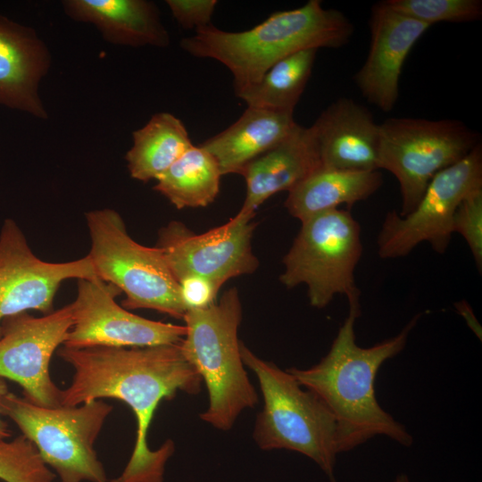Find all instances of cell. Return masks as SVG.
Listing matches in <instances>:
<instances>
[{
  "instance_id": "cell-3",
  "label": "cell",
  "mask_w": 482,
  "mask_h": 482,
  "mask_svg": "<svg viewBox=\"0 0 482 482\" xmlns=\"http://www.w3.org/2000/svg\"><path fill=\"white\" fill-rule=\"evenodd\" d=\"M353 33V23L342 12L310 0L299 8L275 12L248 30L224 31L211 24L197 29L181 39L180 47L223 63L232 73L237 95L286 56L309 48L341 47Z\"/></svg>"
},
{
  "instance_id": "cell-18",
  "label": "cell",
  "mask_w": 482,
  "mask_h": 482,
  "mask_svg": "<svg viewBox=\"0 0 482 482\" xmlns=\"http://www.w3.org/2000/svg\"><path fill=\"white\" fill-rule=\"evenodd\" d=\"M71 19L93 24L110 44L167 47L170 43L158 7L146 0H64Z\"/></svg>"
},
{
  "instance_id": "cell-31",
  "label": "cell",
  "mask_w": 482,
  "mask_h": 482,
  "mask_svg": "<svg viewBox=\"0 0 482 482\" xmlns=\"http://www.w3.org/2000/svg\"><path fill=\"white\" fill-rule=\"evenodd\" d=\"M9 392L5 379L0 378V404L3 398ZM11 430L8 424L2 419L0 411V439H8L11 436Z\"/></svg>"
},
{
  "instance_id": "cell-24",
  "label": "cell",
  "mask_w": 482,
  "mask_h": 482,
  "mask_svg": "<svg viewBox=\"0 0 482 482\" xmlns=\"http://www.w3.org/2000/svg\"><path fill=\"white\" fill-rule=\"evenodd\" d=\"M317 51L309 48L286 56L257 83L236 96L251 107L294 112L310 79Z\"/></svg>"
},
{
  "instance_id": "cell-6",
  "label": "cell",
  "mask_w": 482,
  "mask_h": 482,
  "mask_svg": "<svg viewBox=\"0 0 482 482\" xmlns=\"http://www.w3.org/2000/svg\"><path fill=\"white\" fill-rule=\"evenodd\" d=\"M91 238L87 254L98 278L125 294V309H152L183 320L187 312L179 285L158 247L130 237L120 215L112 209L87 212Z\"/></svg>"
},
{
  "instance_id": "cell-12",
  "label": "cell",
  "mask_w": 482,
  "mask_h": 482,
  "mask_svg": "<svg viewBox=\"0 0 482 482\" xmlns=\"http://www.w3.org/2000/svg\"><path fill=\"white\" fill-rule=\"evenodd\" d=\"M73 323L71 303L43 317L28 312L0 324V378L18 383L23 397L44 407L61 405L62 389L51 378L49 364Z\"/></svg>"
},
{
  "instance_id": "cell-9",
  "label": "cell",
  "mask_w": 482,
  "mask_h": 482,
  "mask_svg": "<svg viewBox=\"0 0 482 482\" xmlns=\"http://www.w3.org/2000/svg\"><path fill=\"white\" fill-rule=\"evenodd\" d=\"M478 143V134L456 120L390 118L379 124L378 170H388L399 183L398 213H410L432 178Z\"/></svg>"
},
{
  "instance_id": "cell-27",
  "label": "cell",
  "mask_w": 482,
  "mask_h": 482,
  "mask_svg": "<svg viewBox=\"0 0 482 482\" xmlns=\"http://www.w3.org/2000/svg\"><path fill=\"white\" fill-rule=\"evenodd\" d=\"M453 233L467 242L476 266L482 270V188L469 194L458 205L453 220Z\"/></svg>"
},
{
  "instance_id": "cell-32",
  "label": "cell",
  "mask_w": 482,
  "mask_h": 482,
  "mask_svg": "<svg viewBox=\"0 0 482 482\" xmlns=\"http://www.w3.org/2000/svg\"><path fill=\"white\" fill-rule=\"evenodd\" d=\"M394 482H410V480L408 476L403 473L398 475Z\"/></svg>"
},
{
  "instance_id": "cell-7",
  "label": "cell",
  "mask_w": 482,
  "mask_h": 482,
  "mask_svg": "<svg viewBox=\"0 0 482 482\" xmlns=\"http://www.w3.org/2000/svg\"><path fill=\"white\" fill-rule=\"evenodd\" d=\"M112 411L102 400L38 406L10 391L0 404L2 416L15 423L61 482H109L94 444Z\"/></svg>"
},
{
  "instance_id": "cell-2",
  "label": "cell",
  "mask_w": 482,
  "mask_h": 482,
  "mask_svg": "<svg viewBox=\"0 0 482 482\" xmlns=\"http://www.w3.org/2000/svg\"><path fill=\"white\" fill-rule=\"evenodd\" d=\"M360 312L349 309L328 353L317 364L306 370H287L331 411L337 422L338 453L351 451L376 436L410 446L413 443L411 435L379 405L374 385L381 365L405 347L420 313L396 336L364 348L355 342L354 322Z\"/></svg>"
},
{
  "instance_id": "cell-17",
  "label": "cell",
  "mask_w": 482,
  "mask_h": 482,
  "mask_svg": "<svg viewBox=\"0 0 482 482\" xmlns=\"http://www.w3.org/2000/svg\"><path fill=\"white\" fill-rule=\"evenodd\" d=\"M50 66L48 47L35 29L0 15V104L46 120L39 84Z\"/></svg>"
},
{
  "instance_id": "cell-33",
  "label": "cell",
  "mask_w": 482,
  "mask_h": 482,
  "mask_svg": "<svg viewBox=\"0 0 482 482\" xmlns=\"http://www.w3.org/2000/svg\"><path fill=\"white\" fill-rule=\"evenodd\" d=\"M1 482V481H0Z\"/></svg>"
},
{
  "instance_id": "cell-19",
  "label": "cell",
  "mask_w": 482,
  "mask_h": 482,
  "mask_svg": "<svg viewBox=\"0 0 482 482\" xmlns=\"http://www.w3.org/2000/svg\"><path fill=\"white\" fill-rule=\"evenodd\" d=\"M320 168L309 128L296 125L279 144L250 162L241 171L246 195L240 212L254 214L269 197L289 191Z\"/></svg>"
},
{
  "instance_id": "cell-23",
  "label": "cell",
  "mask_w": 482,
  "mask_h": 482,
  "mask_svg": "<svg viewBox=\"0 0 482 482\" xmlns=\"http://www.w3.org/2000/svg\"><path fill=\"white\" fill-rule=\"evenodd\" d=\"M221 176L213 156L193 145L156 179L154 189L177 209L205 207L217 197Z\"/></svg>"
},
{
  "instance_id": "cell-1",
  "label": "cell",
  "mask_w": 482,
  "mask_h": 482,
  "mask_svg": "<svg viewBox=\"0 0 482 482\" xmlns=\"http://www.w3.org/2000/svg\"><path fill=\"white\" fill-rule=\"evenodd\" d=\"M180 344L58 349V356L74 370L70 386L62 390L61 405L112 398L125 403L135 415L133 452L122 473L109 482H163L165 464L175 444L169 439L156 450L149 447L153 417L161 401L172 399L179 391L198 394L202 384Z\"/></svg>"
},
{
  "instance_id": "cell-11",
  "label": "cell",
  "mask_w": 482,
  "mask_h": 482,
  "mask_svg": "<svg viewBox=\"0 0 482 482\" xmlns=\"http://www.w3.org/2000/svg\"><path fill=\"white\" fill-rule=\"evenodd\" d=\"M253 216L239 211L225 224L202 234L171 221L161 229L157 246L178 282L202 277L220 288L229 278L251 274L259 265L251 244Z\"/></svg>"
},
{
  "instance_id": "cell-21",
  "label": "cell",
  "mask_w": 482,
  "mask_h": 482,
  "mask_svg": "<svg viewBox=\"0 0 482 482\" xmlns=\"http://www.w3.org/2000/svg\"><path fill=\"white\" fill-rule=\"evenodd\" d=\"M378 170L354 171L320 168L288 191L285 207L301 222L321 212L373 195L382 185Z\"/></svg>"
},
{
  "instance_id": "cell-26",
  "label": "cell",
  "mask_w": 482,
  "mask_h": 482,
  "mask_svg": "<svg viewBox=\"0 0 482 482\" xmlns=\"http://www.w3.org/2000/svg\"><path fill=\"white\" fill-rule=\"evenodd\" d=\"M392 10L432 26L436 22H468L481 19L480 0H385Z\"/></svg>"
},
{
  "instance_id": "cell-15",
  "label": "cell",
  "mask_w": 482,
  "mask_h": 482,
  "mask_svg": "<svg viewBox=\"0 0 482 482\" xmlns=\"http://www.w3.org/2000/svg\"><path fill=\"white\" fill-rule=\"evenodd\" d=\"M429 27L392 10L383 1L372 6L370 50L365 62L354 75L355 84L369 103L385 112L394 109L403 65Z\"/></svg>"
},
{
  "instance_id": "cell-16",
  "label": "cell",
  "mask_w": 482,
  "mask_h": 482,
  "mask_svg": "<svg viewBox=\"0 0 482 482\" xmlns=\"http://www.w3.org/2000/svg\"><path fill=\"white\" fill-rule=\"evenodd\" d=\"M309 129L320 168L378 170L379 124L363 105L341 97Z\"/></svg>"
},
{
  "instance_id": "cell-29",
  "label": "cell",
  "mask_w": 482,
  "mask_h": 482,
  "mask_svg": "<svg viewBox=\"0 0 482 482\" xmlns=\"http://www.w3.org/2000/svg\"><path fill=\"white\" fill-rule=\"evenodd\" d=\"M181 301L187 311L204 309L216 302L220 289L202 277H187L179 281Z\"/></svg>"
},
{
  "instance_id": "cell-8",
  "label": "cell",
  "mask_w": 482,
  "mask_h": 482,
  "mask_svg": "<svg viewBox=\"0 0 482 482\" xmlns=\"http://www.w3.org/2000/svg\"><path fill=\"white\" fill-rule=\"evenodd\" d=\"M301 223L283 259L281 283L287 288L306 285L313 307L324 308L336 295H345L349 309L360 311V290L354 278L362 253L359 223L351 212L338 208Z\"/></svg>"
},
{
  "instance_id": "cell-13",
  "label": "cell",
  "mask_w": 482,
  "mask_h": 482,
  "mask_svg": "<svg viewBox=\"0 0 482 482\" xmlns=\"http://www.w3.org/2000/svg\"><path fill=\"white\" fill-rule=\"evenodd\" d=\"M120 291L100 278L78 279L73 323L63 346L145 347L180 344L186 326L148 320L115 302Z\"/></svg>"
},
{
  "instance_id": "cell-10",
  "label": "cell",
  "mask_w": 482,
  "mask_h": 482,
  "mask_svg": "<svg viewBox=\"0 0 482 482\" xmlns=\"http://www.w3.org/2000/svg\"><path fill=\"white\" fill-rule=\"evenodd\" d=\"M480 188L482 147L478 143L466 156L432 178L410 213L401 216L393 210L386 214L377 241L378 255L384 259L403 257L422 242L443 254L453 234L458 205Z\"/></svg>"
},
{
  "instance_id": "cell-30",
  "label": "cell",
  "mask_w": 482,
  "mask_h": 482,
  "mask_svg": "<svg viewBox=\"0 0 482 482\" xmlns=\"http://www.w3.org/2000/svg\"><path fill=\"white\" fill-rule=\"evenodd\" d=\"M454 306L459 314L465 320L469 328L475 333L479 340H481L482 328L469 303L465 300H461L456 303Z\"/></svg>"
},
{
  "instance_id": "cell-25",
  "label": "cell",
  "mask_w": 482,
  "mask_h": 482,
  "mask_svg": "<svg viewBox=\"0 0 482 482\" xmlns=\"http://www.w3.org/2000/svg\"><path fill=\"white\" fill-rule=\"evenodd\" d=\"M55 474L46 465L35 445L21 435L0 439V480L4 482H53Z\"/></svg>"
},
{
  "instance_id": "cell-22",
  "label": "cell",
  "mask_w": 482,
  "mask_h": 482,
  "mask_svg": "<svg viewBox=\"0 0 482 482\" xmlns=\"http://www.w3.org/2000/svg\"><path fill=\"white\" fill-rule=\"evenodd\" d=\"M132 138L125 160L130 177L143 182L157 179L194 145L182 121L166 112L154 114Z\"/></svg>"
},
{
  "instance_id": "cell-28",
  "label": "cell",
  "mask_w": 482,
  "mask_h": 482,
  "mask_svg": "<svg viewBox=\"0 0 482 482\" xmlns=\"http://www.w3.org/2000/svg\"><path fill=\"white\" fill-rule=\"evenodd\" d=\"M176 21L184 29H200L210 25L216 0H167Z\"/></svg>"
},
{
  "instance_id": "cell-5",
  "label": "cell",
  "mask_w": 482,
  "mask_h": 482,
  "mask_svg": "<svg viewBox=\"0 0 482 482\" xmlns=\"http://www.w3.org/2000/svg\"><path fill=\"white\" fill-rule=\"evenodd\" d=\"M244 365L257 377L263 408L256 417L253 439L262 450H288L312 460L336 482L337 422L313 392L303 390L295 377L262 360L240 342Z\"/></svg>"
},
{
  "instance_id": "cell-4",
  "label": "cell",
  "mask_w": 482,
  "mask_h": 482,
  "mask_svg": "<svg viewBox=\"0 0 482 482\" xmlns=\"http://www.w3.org/2000/svg\"><path fill=\"white\" fill-rule=\"evenodd\" d=\"M183 320L184 356L204 380L209 394V406L199 417L217 429L229 430L244 410L259 401L240 354L242 305L237 288L224 292L204 309L187 311Z\"/></svg>"
},
{
  "instance_id": "cell-14",
  "label": "cell",
  "mask_w": 482,
  "mask_h": 482,
  "mask_svg": "<svg viewBox=\"0 0 482 482\" xmlns=\"http://www.w3.org/2000/svg\"><path fill=\"white\" fill-rule=\"evenodd\" d=\"M96 277L88 255L66 262L40 260L17 223L4 220L0 231V324L29 310L48 314L62 281Z\"/></svg>"
},
{
  "instance_id": "cell-20",
  "label": "cell",
  "mask_w": 482,
  "mask_h": 482,
  "mask_svg": "<svg viewBox=\"0 0 482 482\" xmlns=\"http://www.w3.org/2000/svg\"><path fill=\"white\" fill-rule=\"evenodd\" d=\"M293 114L248 106L236 122L199 145L213 156L222 176L240 174L250 162L291 133L297 125Z\"/></svg>"
}]
</instances>
